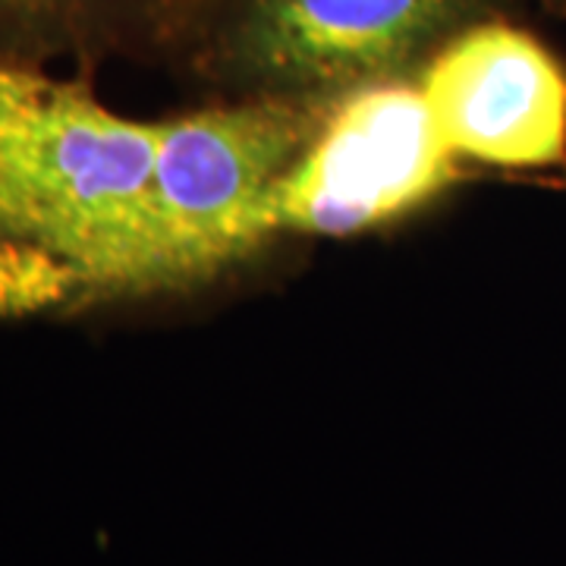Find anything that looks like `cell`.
Listing matches in <instances>:
<instances>
[{
	"mask_svg": "<svg viewBox=\"0 0 566 566\" xmlns=\"http://www.w3.org/2000/svg\"><path fill=\"white\" fill-rule=\"evenodd\" d=\"M155 151L158 123L0 54V237L51 252L88 293L161 290Z\"/></svg>",
	"mask_w": 566,
	"mask_h": 566,
	"instance_id": "6da1fadb",
	"label": "cell"
},
{
	"mask_svg": "<svg viewBox=\"0 0 566 566\" xmlns=\"http://www.w3.org/2000/svg\"><path fill=\"white\" fill-rule=\"evenodd\" d=\"M504 0H221L196 66L230 98H324L416 80L434 51Z\"/></svg>",
	"mask_w": 566,
	"mask_h": 566,
	"instance_id": "7a4b0ae2",
	"label": "cell"
},
{
	"mask_svg": "<svg viewBox=\"0 0 566 566\" xmlns=\"http://www.w3.org/2000/svg\"><path fill=\"white\" fill-rule=\"evenodd\" d=\"M324 98H230L158 123L151 208L161 290L205 283L277 240L274 199Z\"/></svg>",
	"mask_w": 566,
	"mask_h": 566,
	"instance_id": "3957f363",
	"label": "cell"
},
{
	"mask_svg": "<svg viewBox=\"0 0 566 566\" xmlns=\"http://www.w3.org/2000/svg\"><path fill=\"white\" fill-rule=\"evenodd\" d=\"M460 174L419 80L363 85L334 98L283 177L274 233L353 237L438 199Z\"/></svg>",
	"mask_w": 566,
	"mask_h": 566,
	"instance_id": "277c9868",
	"label": "cell"
},
{
	"mask_svg": "<svg viewBox=\"0 0 566 566\" xmlns=\"http://www.w3.org/2000/svg\"><path fill=\"white\" fill-rule=\"evenodd\" d=\"M416 80L460 161L513 174L566 167V63L526 25L501 13L472 22Z\"/></svg>",
	"mask_w": 566,
	"mask_h": 566,
	"instance_id": "5b68a950",
	"label": "cell"
},
{
	"mask_svg": "<svg viewBox=\"0 0 566 566\" xmlns=\"http://www.w3.org/2000/svg\"><path fill=\"white\" fill-rule=\"evenodd\" d=\"M120 0H0V54L29 61L32 54L82 48L107 32Z\"/></svg>",
	"mask_w": 566,
	"mask_h": 566,
	"instance_id": "8992f818",
	"label": "cell"
},
{
	"mask_svg": "<svg viewBox=\"0 0 566 566\" xmlns=\"http://www.w3.org/2000/svg\"><path fill=\"white\" fill-rule=\"evenodd\" d=\"M88 286L70 264L35 245L0 237V315H25L70 303Z\"/></svg>",
	"mask_w": 566,
	"mask_h": 566,
	"instance_id": "52a82bcc",
	"label": "cell"
},
{
	"mask_svg": "<svg viewBox=\"0 0 566 566\" xmlns=\"http://www.w3.org/2000/svg\"><path fill=\"white\" fill-rule=\"evenodd\" d=\"M547 7H551V10H560V13H566V0H545Z\"/></svg>",
	"mask_w": 566,
	"mask_h": 566,
	"instance_id": "ba28073f",
	"label": "cell"
}]
</instances>
